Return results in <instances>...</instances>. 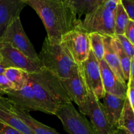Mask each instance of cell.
<instances>
[{
    "label": "cell",
    "mask_w": 134,
    "mask_h": 134,
    "mask_svg": "<svg viewBox=\"0 0 134 134\" xmlns=\"http://www.w3.org/2000/svg\"><path fill=\"white\" fill-rule=\"evenodd\" d=\"M113 134H131L127 131L124 130L123 129H120V128H117L115 129L113 132Z\"/></svg>",
    "instance_id": "31"
},
{
    "label": "cell",
    "mask_w": 134,
    "mask_h": 134,
    "mask_svg": "<svg viewBox=\"0 0 134 134\" xmlns=\"http://www.w3.org/2000/svg\"><path fill=\"white\" fill-rule=\"evenodd\" d=\"M26 5L25 0H0V37Z\"/></svg>",
    "instance_id": "14"
},
{
    "label": "cell",
    "mask_w": 134,
    "mask_h": 134,
    "mask_svg": "<svg viewBox=\"0 0 134 134\" xmlns=\"http://www.w3.org/2000/svg\"><path fill=\"white\" fill-rule=\"evenodd\" d=\"M88 90L98 99H103L105 92L102 84L99 62L90 49L88 57L79 65Z\"/></svg>",
    "instance_id": "9"
},
{
    "label": "cell",
    "mask_w": 134,
    "mask_h": 134,
    "mask_svg": "<svg viewBox=\"0 0 134 134\" xmlns=\"http://www.w3.org/2000/svg\"><path fill=\"white\" fill-rule=\"evenodd\" d=\"M0 42L10 43L29 58L39 61L38 54L24 30L20 18H16L7 27L0 37Z\"/></svg>",
    "instance_id": "7"
},
{
    "label": "cell",
    "mask_w": 134,
    "mask_h": 134,
    "mask_svg": "<svg viewBox=\"0 0 134 134\" xmlns=\"http://www.w3.org/2000/svg\"><path fill=\"white\" fill-rule=\"evenodd\" d=\"M120 2L130 20H134V0H120Z\"/></svg>",
    "instance_id": "27"
},
{
    "label": "cell",
    "mask_w": 134,
    "mask_h": 134,
    "mask_svg": "<svg viewBox=\"0 0 134 134\" xmlns=\"http://www.w3.org/2000/svg\"><path fill=\"white\" fill-rule=\"evenodd\" d=\"M103 105L110 125L115 130L117 129L119 120L122 111L124 99L105 93L103 98Z\"/></svg>",
    "instance_id": "17"
},
{
    "label": "cell",
    "mask_w": 134,
    "mask_h": 134,
    "mask_svg": "<svg viewBox=\"0 0 134 134\" xmlns=\"http://www.w3.org/2000/svg\"><path fill=\"white\" fill-rule=\"evenodd\" d=\"M0 134H24L14 128L0 123Z\"/></svg>",
    "instance_id": "30"
},
{
    "label": "cell",
    "mask_w": 134,
    "mask_h": 134,
    "mask_svg": "<svg viewBox=\"0 0 134 134\" xmlns=\"http://www.w3.org/2000/svg\"><path fill=\"white\" fill-rule=\"evenodd\" d=\"M54 115L60 119L68 134H98L91 123L77 111L72 103L58 107Z\"/></svg>",
    "instance_id": "5"
},
{
    "label": "cell",
    "mask_w": 134,
    "mask_h": 134,
    "mask_svg": "<svg viewBox=\"0 0 134 134\" xmlns=\"http://www.w3.org/2000/svg\"><path fill=\"white\" fill-rule=\"evenodd\" d=\"M38 58L42 67L59 79L70 78L79 71V65L73 62L60 44L51 43L47 37Z\"/></svg>",
    "instance_id": "3"
},
{
    "label": "cell",
    "mask_w": 134,
    "mask_h": 134,
    "mask_svg": "<svg viewBox=\"0 0 134 134\" xmlns=\"http://www.w3.org/2000/svg\"><path fill=\"white\" fill-rule=\"evenodd\" d=\"M13 110L17 116L27 126L34 134H60L56 130L42 124L31 117L28 113L12 105Z\"/></svg>",
    "instance_id": "18"
},
{
    "label": "cell",
    "mask_w": 134,
    "mask_h": 134,
    "mask_svg": "<svg viewBox=\"0 0 134 134\" xmlns=\"http://www.w3.org/2000/svg\"><path fill=\"white\" fill-rule=\"evenodd\" d=\"M90 49L98 61L103 60L104 55V35L97 32L89 34Z\"/></svg>",
    "instance_id": "22"
},
{
    "label": "cell",
    "mask_w": 134,
    "mask_h": 134,
    "mask_svg": "<svg viewBox=\"0 0 134 134\" xmlns=\"http://www.w3.org/2000/svg\"><path fill=\"white\" fill-rule=\"evenodd\" d=\"M126 97L131 107L134 109V77H130L127 85Z\"/></svg>",
    "instance_id": "28"
},
{
    "label": "cell",
    "mask_w": 134,
    "mask_h": 134,
    "mask_svg": "<svg viewBox=\"0 0 134 134\" xmlns=\"http://www.w3.org/2000/svg\"><path fill=\"white\" fill-rule=\"evenodd\" d=\"M13 89L12 85L3 73L0 74V96L6 95L8 92Z\"/></svg>",
    "instance_id": "26"
},
{
    "label": "cell",
    "mask_w": 134,
    "mask_h": 134,
    "mask_svg": "<svg viewBox=\"0 0 134 134\" xmlns=\"http://www.w3.org/2000/svg\"><path fill=\"white\" fill-rule=\"evenodd\" d=\"M120 0H104L91 13L85 15L78 27L86 32L115 35V13Z\"/></svg>",
    "instance_id": "4"
},
{
    "label": "cell",
    "mask_w": 134,
    "mask_h": 134,
    "mask_svg": "<svg viewBox=\"0 0 134 134\" xmlns=\"http://www.w3.org/2000/svg\"><path fill=\"white\" fill-rule=\"evenodd\" d=\"M29 81L41 112L54 115L58 107L72 103L60 79L43 67L29 73Z\"/></svg>",
    "instance_id": "2"
},
{
    "label": "cell",
    "mask_w": 134,
    "mask_h": 134,
    "mask_svg": "<svg viewBox=\"0 0 134 134\" xmlns=\"http://www.w3.org/2000/svg\"><path fill=\"white\" fill-rule=\"evenodd\" d=\"M85 115L89 116L90 123L98 134H113L114 130L109 122L103 103L89 91Z\"/></svg>",
    "instance_id": "11"
},
{
    "label": "cell",
    "mask_w": 134,
    "mask_h": 134,
    "mask_svg": "<svg viewBox=\"0 0 134 134\" xmlns=\"http://www.w3.org/2000/svg\"><path fill=\"white\" fill-rule=\"evenodd\" d=\"M130 18L120 2L118 4L115 13V35H124Z\"/></svg>",
    "instance_id": "23"
},
{
    "label": "cell",
    "mask_w": 134,
    "mask_h": 134,
    "mask_svg": "<svg viewBox=\"0 0 134 134\" xmlns=\"http://www.w3.org/2000/svg\"><path fill=\"white\" fill-rule=\"evenodd\" d=\"M0 57L5 68H18L32 73L42 68L40 62L29 58L8 43L0 42Z\"/></svg>",
    "instance_id": "8"
},
{
    "label": "cell",
    "mask_w": 134,
    "mask_h": 134,
    "mask_svg": "<svg viewBox=\"0 0 134 134\" xmlns=\"http://www.w3.org/2000/svg\"><path fill=\"white\" fill-rule=\"evenodd\" d=\"M60 80L71 101L78 105L80 113L85 115L87 108L88 90L80 66L78 72L74 76L68 79H60Z\"/></svg>",
    "instance_id": "10"
},
{
    "label": "cell",
    "mask_w": 134,
    "mask_h": 134,
    "mask_svg": "<svg viewBox=\"0 0 134 134\" xmlns=\"http://www.w3.org/2000/svg\"><path fill=\"white\" fill-rule=\"evenodd\" d=\"M134 134V109L131 107L128 99L126 97L124 106L118 124V128Z\"/></svg>",
    "instance_id": "21"
},
{
    "label": "cell",
    "mask_w": 134,
    "mask_h": 134,
    "mask_svg": "<svg viewBox=\"0 0 134 134\" xmlns=\"http://www.w3.org/2000/svg\"><path fill=\"white\" fill-rule=\"evenodd\" d=\"M115 37L119 43L120 44L121 47L124 49V52L127 54L128 56L131 59L134 58V44H132L129 40L124 36V35H115Z\"/></svg>",
    "instance_id": "25"
},
{
    "label": "cell",
    "mask_w": 134,
    "mask_h": 134,
    "mask_svg": "<svg viewBox=\"0 0 134 134\" xmlns=\"http://www.w3.org/2000/svg\"><path fill=\"white\" fill-rule=\"evenodd\" d=\"M103 59L118 79L122 84L127 85L116 51L113 37L104 35V55Z\"/></svg>",
    "instance_id": "16"
},
{
    "label": "cell",
    "mask_w": 134,
    "mask_h": 134,
    "mask_svg": "<svg viewBox=\"0 0 134 134\" xmlns=\"http://www.w3.org/2000/svg\"><path fill=\"white\" fill-rule=\"evenodd\" d=\"M124 36L134 44V20H130L124 31Z\"/></svg>",
    "instance_id": "29"
},
{
    "label": "cell",
    "mask_w": 134,
    "mask_h": 134,
    "mask_svg": "<svg viewBox=\"0 0 134 134\" xmlns=\"http://www.w3.org/2000/svg\"><path fill=\"white\" fill-rule=\"evenodd\" d=\"M3 74L10 82L14 90H20L23 88L29 80V73L18 68H6Z\"/></svg>",
    "instance_id": "20"
},
{
    "label": "cell",
    "mask_w": 134,
    "mask_h": 134,
    "mask_svg": "<svg viewBox=\"0 0 134 134\" xmlns=\"http://www.w3.org/2000/svg\"><path fill=\"white\" fill-rule=\"evenodd\" d=\"M5 69H6V68H5V66H4L3 64L2 60H1V57H0V74L3 73L4 71H5Z\"/></svg>",
    "instance_id": "32"
},
{
    "label": "cell",
    "mask_w": 134,
    "mask_h": 134,
    "mask_svg": "<svg viewBox=\"0 0 134 134\" xmlns=\"http://www.w3.org/2000/svg\"><path fill=\"white\" fill-rule=\"evenodd\" d=\"M41 19L47 38L52 43L60 44L63 37L77 28L81 20L64 0H25Z\"/></svg>",
    "instance_id": "1"
},
{
    "label": "cell",
    "mask_w": 134,
    "mask_h": 134,
    "mask_svg": "<svg viewBox=\"0 0 134 134\" xmlns=\"http://www.w3.org/2000/svg\"><path fill=\"white\" fill-rule=\"evenodd\" d=\"M104 0H64L67 5L79 16L91 13Z\"/></svg>",
    "instance_id": "19"
},
{
    "label": "cell",
    "mask_w": 134,
    "mask_h": 134,
    "mask_svg": "<svg viewBox=\"0 0 134 134\" xmlns=\"http://www.w3.org/2000/svg\"><path fill=\"white\" fill-rule=\"evenodd\" d=\"M60 44L77 65H80L88 57L89 34L79 27L65 34Z\"/></svg>",
    "instance_id": "6"
},
{
    "label": "cell",
    "mask_w": 134,
    "mask_h": 134,
    "mask_svg": "<svg viewBox=\"0 0 134 134\" xmlns=\"http://www.w3.org/2000/svg\"><path fill=\"white\" fill-rule=\"evenodd\" d=\"M102 84L105 92L116 97L125 99L126 97L127 85L122 83L104 60L99 61Z\"/></svg>",
    "instance_id": "13"
},
{
    "label": "cell",
    "mask_w": 134,
    "mask_h": 134,
    "mask_svg": "<svg viewBox=\"0 0 134 134\" xmlns=\"http://www.w3.org/2000/svg\"><path fill=\"white\" fill-rule=\"evenodd\" d=\"M0 123L6 124L24 134H34L14 112L12 104L3 96H0Z\"/></svg>",
    "instance_id": "15"
},
{
    "label": "cell",
    "mask_w": 134,
    "mask_h": 134,
    "mask_svg": "<svg viewBox=\"0 0 134 134\" xmlns=\"http://www.w3.org/2000/svg\"><path fill=\"white\" fill-rule=\"evenodd\" d=\"M114 40H115V47H116V51L117 52L118 56L119 58L120 66H121L122 71L124 74L125 81H128L130 78V65L132 59L127 55V54L124 52V49L121 47L119 42L117 39L113 37Z\"/></svg>",
    "instance_id": "24"
},
{
    "label": "cell",
    "mask_w": 134,
    "mask_h": 134,
    "mask_svg": "<svg viewBox=\"0 0 134 134\" xmlns=\"http://www.w3.org/2000/svg\"><path fill=\"white\" fill-rule=\"evenodd\" d=\"M7 99L14 107L26 112L41 111L40 107L37 103L28 80L26 85L20 90H11L6 94Z\"/></svg>",
    "instance_id": "12"
}]
</instances>
